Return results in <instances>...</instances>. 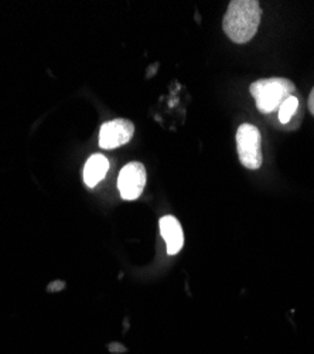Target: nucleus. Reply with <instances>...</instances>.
<instances>
[{
	"label": "nucleus",
	"mask_w": 314,
	"mask_h": 354,
	"mask_svg": "<svg viewBox=\"0 0 314 354\" xmlns=\"http://www.w3.org/2000/svg\"><path fill=\"white\" fill-rule=\"evenodd\" d=\"M262 19V9L256 0H233L222 19L224 33L237 44L249 43Z\"/></svg>",
	"instance_id": "f257e3e1"
},
{
	"label": "nucleus",
	"mask_w": 314,
	"mask_h": 354,
	"mask_svg": "<svg viewBox=\"0 0 314 354\" xmlns=\"http://www.w3.org/2000/svg\"><path fill=\"white\" fill-rule=\"evenodd\" d=\"M249 91L256 102L258 111L268 115L279 111L284 101L293 97L296 93V85L288 78L272 77L255 81L251 85Z\"/></svg>",
	"instance_id": "f03ea898"
},
{
	"label": "nucleus",
	"mask_w": 314,
	"mask_h": 354,
	"mask_svg": "<svg viewBox=\"0 0 314 354\" xmlns=\"http://www.w3.org/2000/svg\"><path fill=\"white\" fill-rule=\"evenodd\" d=\"M237 149L242 163L249 170H258L262 166V138L259 129L242 124L237 131Z\"/></svg>",
	"instance_id": "7ed1b4c3"
},
{
	"label": "nucleus",
	"mask_w": 314,
	"mask_h": 354,
	"mask_svg": "<svg viewBox=\"0 0 314 354\" xmlns=\"http://www.w3.org/2000/svg\"><path fill=\"white\" fill-rule=\"evenodd\" d=\"M148 182V174L145 166L140 162L128 163L118 177V189L122 198L136 200L144 193Z\"/></svg>",
	"instance_id": "20e7f679"
},
{
	"label": "nucleus",
	"mask_w": 314,
	"mask_h": 354,
	"mask_svg": "<svg viewBox=\"0 0 314 354\" xmlns=\"http://www.w3.org/2000/svg\"><path fill=\"white\" fill-rule=\"evenodd\" d=\"M135 135V125L129 120H113L105 122L99 131V146L102 149H117L130 142Z\"/></svg>",
	"instance_id": "39448f33"
},
{
	"label": "nucleus",
	"mask_w": 314,
	"mask_h": 354,
	"mask_svg": "<svg viewBox=\"0 0 314 354\" xmlns=\"http://www.w3.org/2000/svg\"><path fill=\"white\" fill-rule=\"evenodd\" d=\"M160 232L166 243L167 252L175 255L180 252L184 245V234L179 220L173 216H166L160 220Z\"/></svg>",
	"instance_id": "423d86ee"
},
{
	"label": "nucleus",
	"mask_w": 314,
	"mask_h": 354,
	"mask_svg": "<svg viewBox=\"0 0 314 354\" xmlns=\"http://www.w3.org/2000/svg\"><path fill=\"white\" fill-rule=\"evenodd\" d=\"M109 169V162L104 155H94L85 163L84 167V182L88 187H95L105 176Z\"/></svg>",
	"instance_id": "0eeeda50"
},
{
	"label": "nucleus",
	"mask_w": 314,
	"mask_h": 354,
	"mask_svg": "<svg viewBox=\"0 0 314 354\" xmlns=\"http://www.w3.org/2000/svg\"><path fill=\"white\" fill-rule=\"evenodd\" d=\"M297 106H299V100L295 95L284 101L282 104V106L279 108V121H280V124H288L292 120V116L296 113Z\"/></svg>",
	"instance_id": "6e6552de"
},
{
	"label": "nucleus",
	"mask_w": 314,
	"mask_h": 354,
	"mask_svg": "<svg viewBox=\"0 0 314 354\" xmlns=\"http://www.w3.org/2000/svg\"><path fill=\"white\" fill-rule=\"evenodd\" d=\"M64 286H66V283H64V282H61V281H57V282H51V283L47 286V290H48V292L61 290Z\"/></svg>",
	"instance_id": "1a4fd4ad"
},
{
	"label": "nucleus",
	"mask_w": 314,
	"mask_h": 354,
	"mask_svg": "<svg viewBox=\"0 0 314 354\" xmlns=\"http://www.w3.org/2000/svg\"><path fill=\"white\" fill-rule=\"evenodd\" d=\"M308 109H310V112H311V115L314 116V86H313V90H311V93H310V95H308Z\"/></svg>",
	"instance_id": "9d476101"
}]
</instances>
